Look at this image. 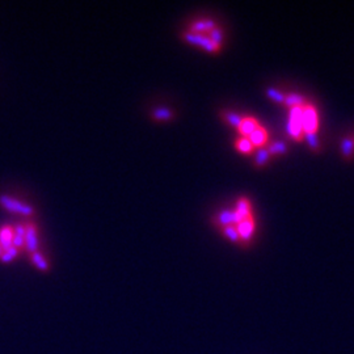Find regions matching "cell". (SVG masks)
Instances as JSON below:
<instances>
[{"label": "cell", "instance_id": "6da1fadb", "mask_svg": "<svg viewBox=\"0 0 354 354\" xmlns=\"http://www.w3.org/2000/svg\"><path fill=\"white\" fill-rule=\"evenodd\" d=\"M302 122L304 136H316L319 133V112L316 106L311 103H306L302 108Z\"/></svg>", "mask_w": 354, "mask_h": 354}, {"label": "cell", "instance_id": "7a4b0ae2", "mask_svg": "<svg viewBox=\"0 0 354 354\" xmlns=\"http://www.w3.org/2000/svg\"><path fill=\"white\" fill-rule=\"evenodd\" d=\"M0 206L9 213L24 215V217H32L34 214V207L32 205L22 201L17 200L15 197L8 194H0Z\"/></svg>", "mask_w": 354, "mask_h": 354}, {"label": "cell", "instance_id": "3957f363", "mask_svg": "<svg viewBox=\"0 0 354 354\" xmlns=\"http://www.w3.org/2000/svg\"><path fill=\"white\" fill-rule=\"evenodd\" d=\"M302 108L303 106H294L290 108L289 112V120L288 125H286V130H288L289 135L293 139L300 140L304 138V131H303V122H302Z\"/></svg>", "mask_w": 354, "mask_h": 354}, {"label": "cell", "instance_id": "277c9868", "mask_svg": "<svg viewBox=\"0 0 354 354\" xmlns=\"http://www.w3.org/2000/svg\"><path fill=\"white\" fill-rule=\"evenodd\" d=\"M184 38L186 39L189 43L200 46V48H202L203 50H206V52L215 53V52H218L219 49H221V46H218L217 43L213 42L211 39L209 38V36H205V34L186 32V33L184 34Z\"/></svg>", "mask_w": 354, "mask_h": 354}, {"label": "cell", "instance_id": "5b68a950", "mask_svg": "<svg viewBox=\"0 0 354 354\" xmlns=\"http://www.w3.org/2000/svg\"><path fill=\"white\" fill-rule=\"evenodd\" d=\"M38 232H37V226L32 222L25 223V251L29 254L38 251Z\"/></svg>", "mask_w": 354, "mask_h": 354}, {"label": "cell", "instance_id": "8992f818", "mask_svg": "<svg viewBox=\"0 0 354 354\" xmlns=\"http://www.w3.org/2000/svg\"><path fill=\"white\" fill-rule=\"evenodd\" d=\"M238 233H239V238L244 242H248L252 239V236L254 233V228H256V224H254L253 217L251 218H247L244 221L239 222V223L235 226Z\"/></svg>", "mask_w": 354, "mask_h": 354}, {"label": "cell", "instance_id": "52a82bcc", "mask_svg": "<svg viewBox=\"0 0 354 354\" xmlns=\"http://www.w3.org/2000/svg\"><path fill=\"white\" fill-rule=\"evenodd\" d=\"M233 213H235L236 224L239 223V222L244 221V219L251 218L252 211H251V203H249V201L247 200V198H240V200L236 202Z\"/></svg>", "mask_w": 354, "mask_h": 354}, {"label": "cell", "instance_id": "ba28073f", "mask_svg": "<svg viewBox=\"0 0 354 354\" xmlns=\"http://www.w3.org/2000/svg\"><path fill=\"white\" fill-rule=\"evenodd\" d=\"M248 139L251 140L254 149H261V147H264V146L267 145L268 139H269V134H268L267 129L260 125V126L248 136Z\"/></svg>", "mask_w": 354, "mask_h": 354}, {"label": "cell", "instance_id": "9c48e42d", "mask_svg": "<svg viewBox=\"0 0 354 354\" xmlns=\"http://www.w3.org/2000/svg\"><path fill=\"white\" fill-rule=\"evenodd\" d=\"M258 126H260V124H258V121L256 118L243 117L242 122H240V125L238 126V130H239L240 135L244 136V138H248Z\"/></svg>", "mask_w": 354, "mask_h": 354}, {"label": "cell", "instance_id": "30bf717a", "mask_svg": "<svg viewBox=\"0 0 354 354\" xmlns=\"http://www.w3.org/2000/svg\"><path fill=\"white\" fill-rule=\"evenodd\" d=\"M0 245L3 251L13 247V227L12 226H3L0 227Z\"/></svg>", "mask_w": 354, "mask_h": 354}, {"label": "cell", "instance_id": "8fae6325", "mask_svg": "<svg viewBox=\"0 0 354 354\" xmlns=\"http://www.w3.org/2000/svg\"><path fill=\"white\" fill-rule=\"evenodd\" d=\"M25 245V224L17 223L13 227V247L17 249L24 248Z\"/></svg>", "mask_w": 354, "mask_h": 354}, {"label": "cell", "instance_id": "7c38bea8", "mask_svg": "<svg viewBox=\"0 0 354 354\" xmlns=\"http://www.w3.org/2000/svg\"><path fill=\"white\" fill-rule=\"evenodd\" d=\"M213 28H215V22L209 18H203V20H197L192 24L191 32L203 34V32H210Z\"/></svg>", "mask_w": 354, "mask_h": 354}, {"label": "cell", "instance_id": "4fadbf2b", "mask_svg": "<svg viewBox=\"0 0 354 354\" xmlns=\"http://www.w3.org/2000/svg\"><path fill=\"white\" fill-rule=\"evenodd\" d=\"M29 256H31L32 264H33L34 267L38 270H41V272H48V270L50 269V264H49L48 258H46L39 251L34 252V253L29 254Z\"/></svg>", "mask_w": 354, "mask_h": 354}, {"label": "cell", "instance_id": "5bb4252c", "mask_svg": "<svg viewBox=\"0 0 354 354\" xmlns=\"http://www.w3.org/2000/svg\"><path fill=\"white\" fill-rule=\"evenodd\" d=\"M217 222H218L219 224H222V226H224V227L233 226V224H236L235 213H233V210L230 209L223 210V211L219 213V215L217 217Z\"/></svg>", "mask_w": 354, "mask_h": 354}, {"label": "cell", "instance_id": "9a60e30c", "mask_svg": "<svg viewBox=\"0 0 354 354\" xmlns=\"http://www.w3.org/2000/svg\"><path fill=\"white\" fill-rule=\"evenodd\" d=\"M341 155L348 160H351L354 156V142L351 135L346 136L341 140Z\"/></svg>", "mask_w": 354, "mask_h": 354}, {"label": "cell", "instance_id": "2e32d148", "mask_svg": "<svg viewBox=\"0 0 354 354\" xmlns=\"http://www.w3.org/2000/svg\"><path fill=\"white\" fill-rule=\"evenodd\" d=\"M307 101L303 99V96L298 93H289L286 95V99H285V105L289 106V108H294V106H303Z\"/></svg>", "mask_w": 354, "mask_h": 354}, {"label": "cell", "instance_id": "e0dca14e", "mask_svg": "<svg viewBox=\"0 0 354 354\" xmlns=\"http://www.w3.org/2000/svg\"><path fill=\"white\" fill-rule=\"evenodd\" d=\"M236 149L239 150L242 154L248 155V154H252V152H253L254 147L248 138H244V136H242V138H239V139L236 140Z\"/></svg>", "mask_w": 354, "mask_h": 354}, {"label": "cell", "instance_id": "ac0fdd59", "mask_svg": "<svg viewBox=\"0 0 354 354\" xmlns=\"http://www.w3.org/2000/svg\"><path fill=\"white\" fill-rule=\"evenodd\" d=\"M269 157H270V154L269 151H268L267 147H261V149L256 150L254 161H256V164H257L258 167L265 166V164L268 163V160H269Z\"/></svg>", "mask_w": 354, "mask_h": 354}, {"label": "cell", "instance_id": "d6986e66", "mask_svg": "<svg viewBox=\"0 0 354 354\" xmlns=\"http://www.w3.org/2000/svg\"><path fill=\"white\" fill-rule=\"evenodd\" d=\"M152 115L156 120H160V121H167V120H171L173 117V112L166 106H160V108H156L152 112Z\"/></svg>", "mask_w": 354, "mask_h": 354}, {"label": "cell", "instance_id": "ffe728a7", "mask_svg": "<svg viewBox=\"0 0 354 354\" xmlns=\"http://www.w3.org/2000/svg\"><path fill=\"white\" fill-rule=\"evenodd\" d=\"M18 253H20V249L15 248V247H12V248H9V249H6V251H3L2 256H0V261L4 264L12 263V261L17 257Z\"/></svg>", "mask_w": 354, "mask_h": 354}, {"label": "cell", "instance_id": "44dd1931", "mask_svg": "<svg viewBox=\"0 0 354 354\" xmlns=\"http://www.w3.org/2000/svg\"><path fill=\"white\" fill-rule=\"evenodd\" d=\"M267 149L270 155H282L288 151V147H286V145H285L284 142L272 143V145H270L269 147H267Z\"/></svg>", "mask_w": 354, "mask_h": 354}, {"label": "cell", "instance_id": "7402d4cb", "mask_svg": "<svg viewBox=\"0 0 354 354\" xmlns=\"http://www.w3.org/2000/svg\"><path fill=\"white\" fill-rule=\"evenodd\" d=\"M223 115L224 118H226V121H227L231 126H235V127L239 126L240 122H242L243 120V115L238 114V113H233V112H226Z\"/></svg>", "mask_w": 354, "mask_h": 354}, {"label": "cell", "instance_id": "603a6c76", "mask_svg": "<svg viewBox=\"0 0 354 354\" xmlns=\"http://www.w3.org/2000/svg\"><path fill=\"white\" fill-rule=\"evenodd\" d=\"M267 95L270 97V99H272V100L277 101V103L279 104H284L285 99H286V95L279 92L278 89H275V88H268Z\"/></svg>", "mask_w": 354, "mask_h": 354}, {"label": "cell", "instance_id": "cb8c5ba5", "mask_svg": "<svg viewBox=\"0 0 354 354\" xmlns=\"http://www.w3.org/2000/svg\"><path fill=\"white\" fill-rule=\"evenodd\" d=\"M209 38L211 39L213 42L217 43L218 46H221V43L223 42V32L219 29V28H213L211 31L209 32Z\"/></svg>", "mask_w": 354, "mask_h": 354}, {"label": "cell", "instance_id": "d4e9b609", "mask_svg": "<svg viewBox=\"0 0 354 354\" xmlns=\"http://www.w3.org/2000/svg\"><path fill=\"white\" fill-rule=\"evenodd\" d=\"M223 232H224V235L227 236L228 239L231 240V242L236 243V242H239L240 240L239 233H238V230H236L235 226H227V227H224Z\"/></svg>", "mask_w": 354, "mask_h": 354}, {"label": "cell", "instance_id": "484cf974", "mask_svg": "<svg viewBox=\"0 0 354 354\" xmlns=\"http://www.w3.org/2000/svg\"><path fill=\"white\" fill-rule=\"evenodd\" d=\"M2 253H3V248H2V245H0V256H2Z\"/></svg>", "mask_w": 354, "mask_h": 354}, {"label": "cell", "instance_id": "4316f807", "mask_svg": "<svg viewBox=\"0 0 354 354\" xmlns=\"http://www.w3.org/2000/svg\"><path fill=\"white\" fill-rule=\"evenodd\" d=\"M351 138H353V142H354V135H351Z\"/></svg>", "mask_w": 354, "mask_h": 354}]
</instances>
